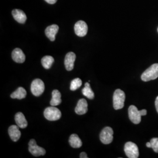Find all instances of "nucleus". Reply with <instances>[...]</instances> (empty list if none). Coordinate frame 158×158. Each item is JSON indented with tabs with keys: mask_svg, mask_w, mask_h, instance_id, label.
I'll list each match as a JSON object with an SVG mask.
<instances>
[{
	"mask_svg": "<svg viewBox=\"0 0 158 158\" xmlns=\"http://www.w3.org/2000/svg\"><path fill=\"white\" fill-rule=\"evenodd\" d=\"M125 94L123 90L117 89L113 95V107L116 110H120L124 106Z\"/></svg>",
	"mask_w": 158,
	"mask_h": 158,
	"instance_id": "nucleus-1",
	"label": "nucleus"
},
{
	"mask_svg": "<svg viewBox=\"0 0 158 158\" xmlns=\"http://www.w3.org/2000/svg\"><path fill=\"white\" fill-rule=\"evenodd\" d=\"M158 77V63L153 64L142 73L141 79L143 81L155 80Z\"/></svg>",
	"mask_w": 158,
	"mask_h": 158,
	"instance_id": "nucleus-2",
	"label": "nucleus"
},
{
	"mask_svg": "<svg viewBox=\"0 0 158 158\" xmlns=\"http://www.w3.org/2000/svg\"><path fill=\"white\" fill-rule=\"evenodd\" d=\"M44 116L48 120L53 121L60 118L62 113L58 108L52 106L46 108L44 111Z\"/></svg>",
	"mask_w": 158,
	"mask_h": 158,
	"instance_id": "nucleus-3",
	"label": "nucleus"
},
{
	"mask_svg": "<svg viewBox=\"0 0 158 158\" xmlns=\"http://www.w3.org/2000/svg\"><path fill=\"white\" fill-rule=\"evenodd\" d=\"M31 90L35 96H40L45 90V85L42 80L36 79L32 82L31 85Z\"/></svg>",
	"mask_w": 158,
	"mask_h": 158,
	"instance_id": "nucleus-4",
	"label": "nucleus"
},
{
	"mask_svg": "<svg viewBox=\"0 0 158 158\" xmlns=\"http://www.w3.org/2000/svg\"><path fill=\"white\" fill-rule=\"evenodd\" d=\"M124 151L128 158H137L139 157L138 148L135 143L132 142H128L125 143Z\"/></svg>",
	"mask_w": 158,
	"mask_h": 158,
	"instance_id": "nucleus-5",
	"label": "nucleus"
},
{
	"mask_svg": "<svg viewBox=\"0 0 158 158\" xmlns=\"http://www.w3.org/2000/svg\"><path fill=\"white\" fill-rule=\"evenodd\" d=\"M113 130L111 127H106L102 130L100 135V141L104 144H109L111 143L113 140Z\"/></svg>",
	"mask_w": 158,
	"mask_h": 158,
	"instance_id": "nucleus-6",
	"label": "nucleus"
},
{
	"mask_svg": "<svg viewBox=\"0 0 158 158\" xmlns=\"http://www.w3.org/2000/svg\"><path fill=\"white\" fill-rule=\"evenodd\" d=\"M29 151L35 156H43L46 153L45 149L42 147H39L34 139H31L29 142Z\"/></svg>",
	"mask_w": 158,
	"mask_h": 158,
	"instance_id": "nucleus-7",
	"label": "nucleus"
},
{
	"mask_svg": "<svg viewBox=\"0 0 158 158\" xmlns=\"http://www.w3.org/2000/svg\"><path fill=\"white\" fill-rule=\"evenodd\" d=\"M128 115L130 120L135 124H138L141 121V114L140 111L135 106H131L128 108Z\"/></svg>",
	"mask_w": 158,
	"mask_h": 158,
	"instance_id": "nucleus-8",
	"label": "nucleus"
},
{
	"mask_svg": "<svg viewBox=\"0 0 158 158\" xmlns=\"http://www.w3.org/2000/svg\"><path fill=\"white\" fill-rule=\"evenodd\" d=\"M88 31L87 23L83 21H79L74 25V32L78 36L83 37L86 35Z\"/></svg>",
	"mask_w": 158,
	"mask_h": 158,
	"instance_id": "nucleus-9",
	"label": "nucleus"
},
{
	"mask_svg": "<svg viewBox=\"0 0 158 158\" xmlns=\"http://www.w3.org/2000/svg\"><path fill=\"white\" fill-rule=\"evenodd\" d=\"M76 56L73 52H70L66 54L64 59V65L68 71H71L73 69L74 63L76 60Z\"/></svg>",
	"mask_w": 158,
	"mask_h": 158,
	"instance_id": "nucleus-10",
	"label": "nucleus"
},
{
	"mask_svg": "<svg viewBox=\"0 0 158 158\" xmlns=\"http://www.w3.org/2000/svg\"><path fill=\"white\" fill-rule=\"evenodd\" d=\"M88 104L85 98H81L79 100L75 108V112L79 115H83L87 113L88 111Z\"/></svg>",
	"mask_w": 158,
	"mask_h": 158,
	"instance_id": "nucleus-11",
	"label": "nucleus"
},
{
	"mask_svg": "<svg viewBox=\"0 0 158 158\" xmlns=\"http://www.w3.org/2000/svg\"><path fill=\"white\" fill-rule=\"evenodd\" d=\"M19 127L18 125H13L9 127L8 134L10 138L14 142H17L19 140L21 135V132L19 130Z\"/></svg>",
	"mask_w": 158,
	"mask_h": 158,
	"instance_id": "nucleus-12",
	"label": "nucleus"
},
{
	"mask_svg": "<svg viewBox=\"0 0 158 158\" xmlns=\"http://www.w3.org/2000/svg\"><path fill=\"white\" fill-rule=\"evenodd\" d=\"M12 58L15 62L23 63L25 60V55L19 48H16L12 52Z\"/></svg>",
	"mask_w": 158,
	"mask_h": 158,
	"instance_id": "nucleus-13",
	"label": "nucleus"
},
{
	"mask_svg": "<svg viewBox=\"0 0 158 158\" xmlns=\"http://www.w3.org/2000/svg\"><path fill=\"white\" fill-rule=\"evenodd\" d=\"M59 31V27L57 25H52L48 27L45 30L46 36L51 41L55 40V36Z\"/></svg>",
	"mask_w": 158,
	"mask_h": 158,
	"instance_id": "nucleus-14",
	"label": "nucleus"
},
{
	"mask_svg": "<svg viewBox=\"0 0 158 158\" xmlns=\"http://www.w3.org/2000/svg\"><path fill=\"white\" fill-rule=\"evenodd\" d=\"M12 14L15 20L17 21L18 23H24L27 21V17L26 14H25L24 12L21 10H18V9L14 10L12 11Z\"/></svg>",
	"mask_w": 158,
	"mask_h": 158,
	"instance_id": "nucleus-15",
	"label": "nucleus"
},
{
	"mask_svg": "<svg viewBox=\"0 0 158 158\" xmlns=\"http://www.w3.org/2000/svg\"><path fill=\"white\" fill-rule=\"evenodd\" d=\"M15 120L17 125L21 128H25L28 126V122L24 115L21 112L17 113L15 116Z\"/></svg>",
	"mask_w": 158,
	"mask_h": 158,
	"instance_id": "nucleus-16",
	"label": "nucleus"
},
{
	"mask_svg": "<svg viewBox=\"0 0 158 158\" xmlns=\"http://www.w3.org/2000/svg\"><path fill=\"white\" fill-rule=\"evenodd\" d=\"M52 98L51 100V105L52 106H56L62 102L61 93L57 90H54L52 91Z\"/></svg>",
	"mask_w": 158,
	"mask_h": 158,
	"instance_id": "nucleus-17",
	"label": "nucleus"
},
{
	"mask_svg": "<svg viewBox=\"0 0 158 158\" xmlns=\"http://www.w3.org/2000/svg\"><path fill=\"white\" fill-rule=\"evenodd\" d=\"M69 143L73 148H79L82 146V141L80 139L79 136L76 134H72L69 138Z\"/></svg>",
	"mask_w": 158,
	"mask_h": 158,
	"instance_id": "nucleus-18",
	"label": "nucleus"
},
{
	"mask_svg": "<svg viewBox=\"0 0 158 158\" xmlns=\"http://www.w3.org/2000/svg\"><path fill=\"white\" fill-rule=\"evenodd\" d=\"M27 96V91L23 87H18L17 90L15 91L11 94V97L12 98H17L21 100L25 98Z\"/></svg>",
	"mask_w": 158,
	"mask_h": 158,
	"instance_id": "nucleus-19",
	"label": "nucleus"
},
{
	"mask_svg": "<svg viewBox=\"0 0 158 158\" xmlns=\"http://www.w3.org/2000/svg\"><path fill=\"white\" fill-rule=\"evenodd\" d=\"M82 93L87 98L91 100L94 98V93L90 88L89 82L85 83V87L82 89Z\"/></svg>",
	"mask_w": 158,
	"mask_h": 158,
	"instance_id": "nucleus-20",
	"label": "nucleus"
},
{
	"mask_svg": "<svg viewBox=\"0 0 158 158\" xmlns=\"http://www.w3.org/2000/svg\"><path fill=\"white\" fill-rule=\"evenodd\" d=\"M54 61L55 60L53 57L51 56H45L42 57L41 60V63L44 68L46 69H49L51 68Z\"/></svg>",
	"mask_w": 158,
	"mask_h": 158,
	"instance_id": "nucleus-21",
	"label": "nucleus"
},
{
	"mask_svg": "<svg viewBox=\"0 0 158 158\" xmlns=\"http://www.w3.org/2000/svg\"><path fill=\"white\" fill-rule=\"evenodd\" d=\"M81 85H82V81L81 79L79 78L73 79L71 82L70 89L72 91L76 90L77 89H79V87H81Z\"/></svg>",
	"mask_w": 158,
	"mask_h": 158,
	"instance_id": "nucleus-22",
	"label": "nucleus"
},
{
	"mask_svg": "<svg viewBox=\"0 0 158 158\" xmlns=\"http://www.w3.org/2000/svg\"><path fill=\"white\" fill-rule=\"evenodd\" d=\"M151 148L156 153H158V138H153L151 140Z\"/></svg>",
	"mask_w": 158,
	"mask_h": 158,
	"instance_id": "nucleus-23",
	"label": "nucleus"
},
{
	"mask_svg": "<svg viewBox=\"0 0 158 158\" xmlns=\"http://www.w3.org/2000/svg\"><path fill=\"white\" fill-rule=\"evenodd\" d=\"M80 158H88V156H87V155L86 154V153L83 152H81L80 153Z\"/></svg>",
	"mask_w": 158,
	"mask_h": 158,
	"instance_id": "nucleus-24",
	"label": "nucleus"
},
{
	"mask_svg": "<svg viewBox=\"0 0 158 158\" xmlns=\"http://www.w3.org/2000/svg\"><path fill=\"white\" fill-rule=\"evenodd\" d=\"M46 1L50 4H55L57 0H45Z\"/></svg>",
	"mask_w": 158,
	"mask_h": 158,
	"instance_id": "nucleus-25",
	"label": "nucleus"
},
{
	"mask_svg": "<svg viewBox=\"0 0 158 158\" xmlns=\"http://www.w3.org/2000/svg\"><path fill=\"white\" fill-rule=\"evenodd\" d=\"M140 112H141V114L142 116H144V115H147V111L146 110H145V109L140 110Z\"/></svg>",
	"mask_w": 158,
	"mask_h": 158,
	"instance_id": "nucleus-26",
	"label": "nucleus"
},
{
	"mask_svg": "<svg viewBox=\"0 0 158 158\" xmlns=\"http://www.w3.org/2000/svg\"><path fill=\"white\" fill-rule=\"evenodd\" d=\"M155 107H156V111H157L158 113V96L156 97V100H155Z\"/></svg>",
	"mask_w": 158,
	"mask_h": 158,
	"instance_id": "nucleus-27",
	"label": "nucleus"
},
{
	"mask_svg": "<svg viewBox=\"0 0 158 158\" xmlns=\"http://www.w3.org/2000/svg\"><path fill=\"white\" fill-rule=\"evenodd\" d=\"M147 147H148V148H151V142H147Z\"/></svg>",
	"mask_w": 158,
	"mask_h": 158,
	"instance_id": "nucleus-28",
	"label": "nucleus"
},
{
	"mask_svg": "<svg viewBox=\"0 0 158 158\" xmlns=\"http://www.w3.org/2000/svg\"></svg>",
	"mask_w": 158,
	"mask_h": 158,
	"instance_id": "nucleus-29",
	"label": "nucleus"
}]
</instances>
